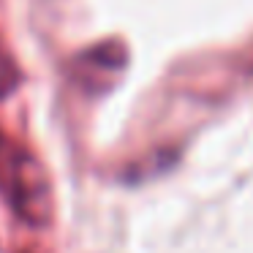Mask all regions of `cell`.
Here are the masks:
<instances>
[{"label": "cell", "instance_id": "6da1fadb", "mask_svg": "<svg viewBox=\"0 0 253 253\" xmlns=\"http://www.w3.org/2000/svg\"><path fill=\"white\" fill-rule=\"evenodd\" d=\"M14 82H17V71H14L11 60L6 57V52L0 49V95L6 93V90H11Z\"/></svg>", "mask_w": 253, "mask_h": 253}]
</instances>
